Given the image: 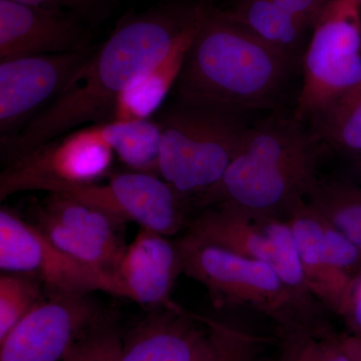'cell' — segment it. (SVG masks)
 <instances>
[{
  "instance_id": "7402d4cb",
  "label": "cell",
  "mask_w": 361,
  "mask_h": 361,
  "mask_svg": "<svg viewBox=\"0 0 361 361\" xmlns=\"http://www.w3.org/2000/svg\"><path fill=\"white\" fill-rule=\"evenodd\" d=\"M123 337L116 323L101 316L66 353L63 361H120Z\"/></svg>"
},
{
  "instance_id": "8fae6325",
  "label": "cell",
  "mask_w": 361,
  "mask_h": 361,
  "mask_svg": "<svg viewBox=\"0 0 361 361\" xmlns=\"http://www.w3.org/2000/svg\"><path fill=\"white\" fill-rule=\"evenodd\" d=\"M59 193L99 209L121 222L137 223L145 229L173 236L185 223L183 199L160 176L123 173L106 184L59 188Z\"/></svg>"
},
{
  "instance_id": "2e32d148",
  "label": "cell",
  "mask_w": 361,
  "mask_h": 361,
  "mask_svg": "<svg viewBox=\"0 0 361 361\" xmlns=\"http://www.w3.org/2000/svg\"><path fill=\"white\" fill-rule=\"evenodd\" d=\"M200 23L185 33L158 65L123 92L116 101L111 122L147 120L160 110L166 97L174 89Z\"/></svg>"
},
{
  "instance_id": "9a60e30c",
  "label": "cell",
  "mask_w": 361,
  "mask_h": 361,
  "mask_svg": "<svg viewBox=\"0 0 361 361\" xmlns=\"http://www.w3.org/2000/svg\"><path fill=\"white\" fill-rule=\"evenodd\" d=\"M183 272L177 244L167 236L141 228L126 246L115 275L123 297L142 305L172 308L171 292L178 275Z\"/></svg>"
},
{
  "instance_id": "4fadbf2b",
  "label": "cell",
  "mask_w": 361,
  "mask_h": 361,
  "mask_svg": "<svg viewBox=\"0 0 361 361\" xmlns=\"http://www.w3.org/2000/svg\"><path fill=\"white\" fill-rule=\"evenodd\" d=\"M85 23L71 14L0 0V61L87 49Z\"/></svg>"
},
{
  "instance_id": "7c38bea8",
  "label": "cell",
  "mask_w": 361,
  "mask_h": 361,
  "mask_svg": "<svg viewBox=\"0 0 361 361\" xmlns=\"http://www.w3.org/2000/svg\"><path fill=\"white\" fill-rule=\"evenodd\" d=\"M101 316L89 295L47 292L0 341V361H63Z\"/></svg>"
},
{
  "instance_id": "52a82bcc",
  "label": "cell",
  "mask_w": 361,
  "mask_h": 361,
  "mask_svg": "<svg viewBox=\"0 0 361 361\" xmlns=\"http://www.w3.org/2000/svg\"><path fill=\"white\" fill-rule=\"evenodd\" d=\"M189 234L267 263L287 286L318 302L308 289L293 234L283 216L251 213L228 204H216L192 221Z\"/></svg>"
},
{
  "instance_id": "f546056e",
  "label": "cell",
  "mask_w": 361,
  "mask_h": 361,
  "mask_svg": "<svg viewBox=\"0 0 361 361\" xmlns=\"http://www.w3.org/2000/svg\"><path fill=\"white\" fill-rule=\"evenodd\" d=\"M258 361H261V360H259ZM277 361H281V360H280V358H279V360H278Z\"/></svg>"
},
{
  "instance_id": "277c9868",
  "label": "cell",
  "mask_w": 361,
  "mask_h": 361,
  "mask_svg": "<svg viewBox=\"0 0 361 361\" xmlns=\"http://www.w3.org/2000/svg\"><path fill=\"white\" fill-rule=\"evenodd\" d=\"M158 175L182 198L200 200L220 184L249 127L243 114L175 99L161 110Z\"/></svg>"
},
{
  "instance_id": "4316f807",
  "label": "cell",
  "mask_w": 361,
  "mask_h": 361,
  "mask_svg": "<svg viewBox=\"0 0 361 361\" xmlns=\"http://www.w3.org/2000/svg\"><path fill=\"white\" fill-rule=\"evenodd\" d=\"M341 316L345 319L349 334L361 337V278L353 287L348 305Z\"/></svg>"
},
{
  "instance_id": "d6986e66",
  "label": "cell",
  "mask_w": 361,
  "mask_h": 361,
  "mask_svg": "<svg viewBox=\"0 0 361 361\" xmlns=\"http://www.w3.org/2000/svg\"><path fill=\"white\" fill-rule=\"evenodd\" d=\"M305 201L361 252V186L317 180Z\"/></svg>"
},
{
  "instance_id": "ac0fdd59",
  "label": "cell",
  "mask_w": 361,
  "mask_h": 361,
  "mask_svg": "<svg viewBox=\"0 0 361 361\" xmlns=\"http://www.w3.org/2000/svg\"><path fill=\"white\" fill-rule=\"evenodd\" d=\"M102 128L104 139L123 164L133 171L158 175L161 130L156 121L109 122Z\"/></svg>"
},
{
  "instance_id": "603a6c76",
  "label": "cell",
  "mask_w": 361,
  "mask_h": 361,
  "mask_svg": "<svg viewBox=\"0 0 361 361\" xmlns=\"http://www.w3.org/2000/svg\"><path fill=\"white\" fill-rule=\"evenodd\" d=\"M214 345L212 361H258L265 339L256 334L203 317Z\"/></svg>"
},
{
  "instance_id": "44dd1931",
  "label": "cell",
  "mask_w": 361,
  "mask_h": 361,
  "mask_svg": "<svg viewBox=\"0 0 361 361\" xmlns=\"http://www.w3.org/2000/svg\"><path fill=\"white\" fill-rule=\"evenodd\" d=\"M42 282L23 273L0 275V341L44 296Z\"/></svg>"
},
{
  "instance_id": "8992f818",
  "label": "cell",
  "mask_w": 361,
  "mask_h": 361,
  "mask_svg": "<svg viewBox=\"0 0 361 361\" xmlns=\"http://www.w3.org/2000/svg\"><path fill=\"white\" fill-rule=\"evenodd\" d=\"M296 120H311L361 85V1L332 0L304 56Z\"/></svg>"
},
{
  "instance_id": "ffe728a7",
  "label": "cell",
  "mask_w": 361,
  "mask_h": 361,
  "mask_svg": "<svg viewBox=\"0 0 361 361\" xmlns=\"http://www.w3.org/2000/svg\"><path fill=\"white\" fill-rule=\"evenodd\" d=\"M316 137L361 160V85L313 118Z\"/></svg>"
},
{
  "instance_id": "7a4b0ae2",
  "label": "cell",
  "mask_w": 361,
  "mask_h": 361,
  "mask_svg": "<svg viewBox=\"0 0 361 361\" xmlns=\"http://www.w3.org/2000/svg\"><path fill=\"white\" fill-rule=\"evenodd\" d=\"M294 58L207 6L176 82V99L243 114L271 108Z\"/></svg>"
},
{
  "instance_id": "83f0119b",
  "label": "cell",
  "mask_w": 361,
  "mask_h": 361,
  "mask_svg": "<svg viewBox=\"0 0 361 361\" xmlns=\"http://www.w3.org/2000/svg\"><path fill=\"white\" fill-rule=\"evenodd\" d=\"M344 342L348 350L356 361H361V337L353 336L350 334H343Z\"/></svg>"
},
{
  "instance_id": "d4e9b609",
  "label": "cell",
  "mask_w": 361,
  "mask_h": 361,
  "mask_svg": "<svg viewBox=\"0 0 361 361\" xmlns=\"http://www.w3.org/2000/svg\"><path fill=\"white\" fill-rule=\"evenodd\" d=\"M317 329L298 330L280 336L283 345L280 360L322 361L314 341V332Z\"/></svg>"
},
{
  "instance_id": "cb8c5ba5",
  "label": "cell",
  "mask_w": 361,
  "mask_h": 361,
  "mask_svg": "<svg viewBox=\"0 0 361 361\" xmlns=\"http://www.w3.org/2000/svg\"><path fill=\"white\" fill-rule=\"evenodd\" d=\"M13 1L42 7V8L58 11V13L71 14L78 20L87 23V21L101 18L111 0H13Z\"/></svg>"
},
{
  "instance_id": "484cf974",
  "label": "cell",
  "mask_w": 361,
  "mask_h": 361,
  "mask_svg": "<svg viewBox=\"0 0 361 361\" xmlns=\"http://www.w3.org/2000/svg\"><path fill=\"white\" fill-rule=\"evenodd\" d=\"M308 30H313L332 0H272Z\"/></svg>"
},
{
  "instance_id": "30bf717a",
  "label": "cell",
  "mask_w": 361,
  "mask_h": 361,
  "mask_svg": "<svg viewBox=\"0 0 361 361\" xmlns=\"http://www.w3.org/2000/svg\"><path fill=\"white\" fill-rule=\"evenodd\" d=\"M94 51L90 47L0 61L1 141L16 134L21 123L30 122L40 108L44 110V104L66 92L82 75Z\"/></svg>"
},
{
  "instance_id": "6da1fadb",
  "label": "cell",
  "mask_w": 361,
  "mask_h": 361,
  "mask_svg": "<svg viewBox=\"0 0 361 361\" xmlns=\"http://www.w3.org/2000/svg\"><path fill=\"white\" fill-rule=\"evenodd\" d=\"M206 6L171 4L121 23L66 92L1 141L8 165L80 126L111 122L118 97L199 25Z\"/></svg>"
},
{
  "instance_id": "3957f363",
  "label": "cell",
  "mask_w": 361,
  "mask_h": 361,
  "mask_svg": "<svg viewBox=\"0 0 361 361\" xmlns=\"http://www.w3.org/2000/svg\"><path fill=\"white\" fill-rule=\"evenodd\" d=\"M316 140L296 118H271L249 127L220 184L202 204L283 216L317 183Z\"/></svg>"
},
{
  "instance_id": "5bb4252c",
  "label": "cell",
  "mask_w": 361,
  "mask_h": 361,
  "mask_svg": "<svg viewBox=\"0 0 361 361\" xmlns=\"http://www.w3.org/2000/svg\"><path fill=\"white\" fill-rule=\"evenodd\" d=\"M210 330L179 305L161 308L123 337L120 361H212Z\"/></svg>"
},
{
  "instance_id": "4dcf8cb0",
  "label": "cell",
  "mask_w": 361,
  "mask_h": 361,
  "mask_svg": "<svg viewBox=\"0 0 361 361\" xmlns=\"http://www.w3.org/2000/svg\"><path fill=\"white\" fill-rule=\"evenodd\" d=\"M360 1H361V0H360Z\"/></svg>"
},
{
  "instance_id": "5b68a950",
  "label": "cell",
  "mask_w": 361,
  "mask_h": 361,
  "mask_svg": "<svg viewBox=\"0 0 361 361\" xmlns=\"http://www.w3.org/2000/svg\"><path fill=\"white\" fill-rule=\"evenodd\" d=\"M183 272L200 282L216 302L243 305L270 317L278 332L317 326L315 301L297 293L267 263L188 234L176 242Z\"/></svg>"
},
{
  "instance_id": "ba28073f",
  "label": "cell",
  "mask_w": 361,
  "mask_h": 361,
  "mask_svg": "<svg viewBox=\"0 0 361 361\" xmlns=\"http://www.w3.org/2000/svg\"><path fill=\"white\" fill-rule=\"evenodd\" d=\"M0 269L37 278L49 293L123 297L115 275L80 262L47 238L37 225L6 208L0 210Z\"/></svg>"
},
{
  "instance_id": "9c48e42d",
  "label": "cell",
  "mask_w": 361,
  "mask_h": 361,
  "mask_svg": "<svg viewBox=\"0 0 361 361\" xmlns=\"http://www.w3.org/2000/svg\"><path fill=\"white\" fill-rule=\"evenodd\" d=\"M114 151L102 123L59 137L9 164L0 176V199L25 191L52 192L97 183L108 173Z\"/></svg>"
},
{
  "instance_id": "e0dca14e",
  "label": "cell",
  "mask_w": 361,
  "mask_h": 361,
  "mask_svg": "<svg viewBox=\"0 0 361 361\" xmlns=\"http://www.w3.org/2000/svg\"><path fill=\"white\" fill-rule=\"evenodd\" d=\"M224 13L259 39L292 58L310 30L272 0H239Z\"/></svg>"
},
{
  "instance_id": "f1b7e54d",
  "label": "cell",
  "mask_w": 361,
  "mask_h": 361,
  "mask_svg": "<svg viewBox=\"0 0 361 361\" xmlns=\"http://www.w3.org/2000/svg\"><path fill=\"white\" fill-rule=\"evenodd\" d=\"M358 163H360V170H361V160L358 161Z\"/></svg>"
}]
</instances>
